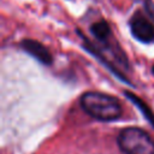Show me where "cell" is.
Returning a JSON list of instances; mask_svg holds the SVG:
<instances>
[{"mask_svg":"<svg viewBox=\"0 0 154 154\" xmlns=\"http://www.w3.org/2000/svg\"><path fill=\"white\" fill-rule=\"evenodd\" d=\"M82 108L93 118L109 122L119 118L122 105L118 99L100 91H87L81 97Z\"/></svg>","mask_w":154,"mask_h":154,"instance_id":"1","label":"cell"},{"mask_svg":"<svg viewBox=\"0 0 154 154\" xmlns=\"http://www.w3.org/2000/svg\"><path fill=\"white\" fill-rule=\"evenodd\" d=\"M119 148L125 154H154V141L138 128H126L118 136Z\"/></svg>","mask_w":154,"mask_h":154,"instance_id":"2","label":"cell"},{"mask_svg":"<svg viewBox=\"0 0 154 154\" xmlns=\"http://www.w3.org/2000/svg\"><path fill=\"white\" fill-rule=\"evenodd\" d=\"M20 46L26 53H29L31 57H34L40 63H42L45 65L52 64L53 57H52L51 52L48 51V48L46 46H43L41 42L35 41V40H30V38H25L20 42Z\"/></svg>","mask_w":154,"mask_h":154,"instance_id":"3","label":"cell"},{"mask_svg":"<svg viewBox=\"0 0 154 154\" xmlns=\"http://www.w3.org/2000/svg\"><path fill=\"white\" fill-rule=\"evenodd\" d=\"M131 34L138 41L149 43L154 41V25L146 18L138 17L131 22Z\"/></svg>","mask_w":154,"mask_h":154,"instance_id":"4","label":"cell"},{"mask_svg":"<svg viewBox=\"0 0 154 154\" xmlns=\"http://www.w3.org/2000/svg\"><path fill=\"white\" fill-rule=\"evenodd\" d=\"M124 94L128 96V99H129L131 102H134V103L138 107V109L143 113V116L146 117V119L154 126V113H153L152 109L148 107V105H147L143 100H141L138 96H136L135 94H132V93H130V91H124Z\"/></svg>","mask_w":154,"mask_h":154,"instance_id":"5","label":"cell"},{"mask_svg":"<svg viewBox=\"0 0 154 154\" xmlns=\"http://www.w3.org/2000/svg\"><path fill=\"white\" fill-rule=\"evenodd\" d=\"M90 31H91V34H93L97 40H100V41L107 40V37H108L109 34H111L109 25H108L105 20H100V22L94 23V24L90 26Z\"/></svg>","mask_w":154,"mask_h":154,"instance_id":"6","label":"cell"},{"mask_svg":"<svg viewBox=\"0 0 154 154\" xmlns=\"http://www.w3.org/2000/svg\"><path fill=\"white\" fill-rule=\"evenodd\" d=\"M153 73H154V66H153Z\"/></svg>","mask_w":154,"mask_h":154,"instance_id":"7","label":"cell"}]
</instances>
